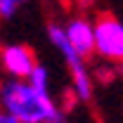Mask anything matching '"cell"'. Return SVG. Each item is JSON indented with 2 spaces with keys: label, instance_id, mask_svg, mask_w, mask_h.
<instances>
[{
  "label": "cell",
  "instance_id": "obj_1",
  "mask_svg": "<svg viewBox=\"0 0 123 123\" xmlns=\"http://www.w3.org/2000/svg\"><path fill=\"white\" fill-rule=\"evenodd\" d=\"M0 104L5 114L14 116L21 123H62L59 109L50 99L47 92L31 90L21 80H7L0 88Z\"/></svg>",
  "mask_w": 123,
  "mask_h": 123
},
{
  "label": "cell",
  "instance_id": "obj_2",
  "mask_svg": "<svg viewBox=\"0 0 123 123\" xmlns=\"http://www.w3.org/2000/svg\"><path fill=\"white\" fill-rule=\"evenodd\" d=\"M95 50L109 59H123V24L111 17H102L97 26H92Z\"/></svg>",
  "mask_w": 123,
  "mask_h": 123
},
{
  "label": "cell",
  "instance_id": "obj_3",
  "mask_svg": "<svg viewBox=\"0 0 123 123\" xmlns=\"http://www.w3.org/2000/svg\"><path fill=\"white\" fill-rule=\"evenodd\" d=\"M2 66L12 74L14 78H29V74L33 71L36 62L29 47L24 45H7L2 50Z\"/></svg>",
  "mask_w": 123,
  "mask_h": 123
},
{
  "label": "cell",
  "instance_id": "obj_4",
  "mask_svg": "<svg viewBox=\"0 0 123 123\" xmlns=\"http://www.w3.org/2000/svg\"><path fill=\"white\" fill-rule=\"evenodd\" d=\"M64 33H66L69 45L74 47V52H76L80 59H83V57H88L92 50H95L92 26L88 24V21H83V19H74V21L69 24V29H64Z\"/></svg>",
  "mask_w": 123,
  "mask_h": 123
},
{
  "label": "cell",
  "instance_id": "obj_5",
  "mask_svg": "<svg viewBox=\"0 0 123 123\" xmlns=\"http://www.w3.org/2000/svg\"><path fill=\"white\" fill-rule=\"evenodd\" d=\"M47 33H50V40L55 43V47H59V52L64 55V59L69 62L71 71H74V74H78V71H85V66H83L80 57H78L76 52H74V47L69 45L64 29H59V26H50V29H47Z\"/></svg>",
  "mask_w": 123,
  "mask_h": 123
},
{
  "label": "cell",
  "instance_id": "obj_6",
  "mask_svg": "<svg viewBox=\"0 0 123 123\" xmlns=\"http://www.w3.org/2000/svg\"><path fill=\"white\" fill-rule=\"evenodd\" d=\"M29 85L31 90H36V92H47V69L45 66H33V71L29 74Z\"/></svg>",
  "mask_w": 123,
  "mask_h": 123
},
{
  "label": "cell",
  "instance_id": "obj_7",
  "mask_svg": "<svg viewBox=\"0 0 123 123\" xmlns=\"http://www.w3.org/2000/svg\"><path fill=\"white\" fill-rule=\"evenodd\" d=\"M24 2H26V0H0V17H2V19H10Z\"/></svg>",
  "mask_w": 123,
  "mask_h": 123
},
{
  "label": "cell",
  "instance_id": "obj_8",
  "mask_svg": "<svg viewBox=\"0 0 123 123\" xmlns=\"http://www.w3.org/2000/svg\"><path fill=\"white\" fill-rule=\"evenodd\" d=\"M0 123H21V121H17L14 116H10V114H5V111H0Z\"/></svg>",
  "mask_w": 123,
  "mask_h": 123
}]
</instances>
